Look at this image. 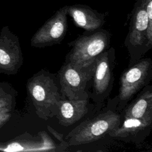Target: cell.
Listing matches in <instances>:
<instances>
[{"label":"cell","instance_id":"1","mask_svg":"<svg viewBox=\"0 0 152 152\" xmlns=\"http://www.w3.org/2000/svg\"><path fill=\"white\" fill-rule=\"evenodd\" d=\"M28 86L38 116L45 121L56 116L63 98L57 75L41 69L30 80Z\"/></svg>","mask_w":152,"mask_h":152},{"label":"cell","instance_id":"2","mask_svg":"<svg viewBox=\"0 0 152 152\" xmlns=\"http://www.w3.org/2000/svg\"><path fill=\"white\" fill-rule=\"evenodd\" d=\"M95 63L88 66L74 64L65 59L57 75L64 98L68 100L88 99Z\"/></svg>","mask_w":152,"mask_h":152},{"label":"cell","instance_id":"3","mask_svg":"<svg viewBox=\"0 0 152 152\" xmlns=\"http://www.w3.org/2000/svg\"><path fill=\"white\" fill-rule=\"evenodd\" d=\"M87 32L68 43L71 49L66 59L78 65L88 66L110 48V33L107 30L99 28Z\"/></svg>","mask_w":152,"mask_h":152},{"label":"cell","instance_id":"4","mask_svg":"<svg viewBox=\"0 0 152 152\" xmlns=\"http://www.w3.org/2000/svg\"><path fill=\"white\" fill-rule=\"evenodd\" d=\"M121 123V115L108 110L81 123L66 136L67 142L69 145L92 142L118 128Z\"/></svg>","mask_w":152,"mask_h":152},{"label":"cell","instance_id":"5","mask_svg":"<svg viewBox=\"0 0 152 152\" xmlns=\"http://www.w3.org/2000/svg\"><path fill=\"white\" fill-rule=\"evenodd\" d=\"M148 17L141 0H137L132 11L129 30L124 41L129 55L131 66L141 59L150 50L152 45L147 38Z\"/></svg>","mask_w":152,"mask_h":152},{"label":"cell","instance_id":"6","mask_svg":"<svg viewBox=\"0 0 152 152\" xmlns=\"http://www.w3.org/2000/svg\"><path fill=\"white\" fill-rule=\"evenodd\" d=\"M152 77L151 58H141L126 69L120 79L118 110H122L133 97L150 82Z\"/></svg>","mask_w":152,"mask_h":152},{"label":"cell","instance_id":"7","mask_svg":"<svg viewBox=\"0 0 152 152\" xmlns=\"http://www.w3.org/2000/svg\"><path fill=\"white\" fill-rule=\"evenodd\" d=\"M115 49L109 48L96 59L88 97L99 106L109 96L114 81Z\"/></svg>","mask_w":152,"mask_h":152},{"label":"cell","instance_id":"8","mask_svg":"<svg viewBox=\"0 0 152 152\" xmlns=\"http://www.w3.org/2000/svg\"><path fill=\"white\" fill-rule=\"evenodd\" d=\"M67 7L61 8L37 30L32 39L33 46L42 48L62 42L68 28Z\"/></svg>","mask_w":152,"mask_h":152},{"label":"cell","instance_id":"9","mask_svg":"<svg viewBox=\"0 0 152 152\" xmlns=\"http://www.w3.org/2000/svg\"><path fill=\"white\" fill-rule=\"evenodd\" d=\"M67 12L75 24L86 31H93L101 28L105 23L104 14L87 5H68Z\"/></svg>","mask_w":152,"mask_h":152},{"label":"cell","instance_id":"10","mask_svg":"<svg viewBox=\"0 0 152 152\" xmlns=\"http://www.w3.org/2000/svg\"><path fill=\"white\" fill-rule=\"evenodd\" d=\"M124 118H132L152 122V87L145 86L135 99L122 111Z\"/></svg>","mask_w":152,"mask_h":152},{"label":"cell","instance_id":"11","mask_svg":"<svg viewBox=\"0 0 152 152\" xmlns=\"http://www.w3.org/2000/svg\"><path fill=\"white\" fill-rule=\"evenodd\" d=\"M88 99L68 100L63 97L56 115L59 124L68 126L80 121L88 111Z\"/></svg>","mask_w":152,"mask_h":152},{"label":"cell","instance_id":"12","mask_svg":"<svg viewBox=\"0 0 152 152\" xmlns=\"http://www.w3.org/2000/svg\"><path fill=\"white\" fill-rule=\"evenodd\" d=\"M124 119L122 124L121 123L118 128L109 133L111 137L124 138L137 135L139 133H142L145 131H147L152 123L132 118H124Z\"/></svg>","mask_w":152,"mask_h":152},{"label":"cell","instance_id":"13","mask_svg":"<svg viewBox=\"0 0 152 152\" xmlns=\"http://www.w3.org/2000/svg\"><path fill=\"white\" fill-rule=\"evenodd\" d=\"M145 6L148 17L147 38L148 42L152 45V0H141Z\"/></svg>","mask_w":152,"mask_h":152},{"label":"cell","instance_id":"14","mask_svg":"<svg viewBox=\"0 0 152 152\" xmlns=\"http://www.w3.org/2000/svg\"><path fill=\"white\" fill-rule=\"evenodd\" d=\"M48 130L50 131V132H51L54 137L61 142V144H62L63 145H64L66 148H67L69 146L68 143L67 142V141H65L63 138V135L61 134L58 132H57L55 130H54L53 128H52L50 126H48Z\"/></svg>","mask_w":152,"mask_h":152},{"label":"cell","instance_id":"15","mask_svg":"<svg viewBox=\"0 0 152 152\" xmlns=\"http://www.w3.org/2000/svg\"><path fill=\"white\" fill-rule=\"evenodd\" d=\"M11 59L8 53L4 50L0 49V64L2 65H7L10 62Z\"/></svg>","mask_w":152,"mask_h":152},{"label":"cell","instance_id":"16","mask_svg":"<svg viewBox=\"0 0 152 152\" xmlns=\"http://www.w3.org/2000/svg\"><path fill=\"white\" fill-rule=\"evenodd\" d=\"M22 147H21L20 144L17 142H14L10 144L5 151H21Z\"/></svg>","mask_w":152,"mask_h":152}]
</instances>
